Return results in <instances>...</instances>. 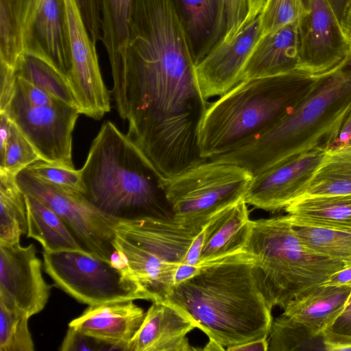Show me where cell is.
<instances>
[{
	"label": "cell",
	"instance_id": "15",
	"mask_svg": "<svg viewBox=\"0 0 351 351\" xmlns=\"http://www.w3.org/2000/svg\"><path fill=\"white\" fill-rule=\"evenodd\" d=\"M33 243L0 245V301L14 305L29 317L45 307L51 287L42 272Z\"/></svg>",
	"mask_w": 351,
	"mask_h": 351
},
{
	"label": "cell",
	"instance_id": "52",
	"mask_svg": "<svg viewBox=\"0 0 351 351\" xmlns=\"http://www.w3.org/2000/svg\"><path fill=\"white\" fill-rule=\"evenodd\" d=\"M344 230H347V231L351 232V228L350 229Z\"/></svg>",
	"mask_w": 351,
	"mask_h": 351
},
{
	"label": "cell",
	"instance_id": "49",
	"mask_svg": "<svg viewBox=\"0 0 351 351\" xmlns=\"http://www.w3.org/2000/svg\"><path fill=\"white\" fill-rule=\"evenodd\" d=\"M341 27L351 51V3L341 23Z\"/></svg>",
	"mask_w": 351,
	"mask_h": 351
},
{
	"label": "cell",
	"instance_id": "21",
	"mask_svg": "<svg viewBox=\"0 0 351 351\" xmlns=\"http://www.w3.org/2000/svg\"><path fill=\"white\" fill-rule=\"evenodd\" d=\"M298 21L259 38L244 66L239 82L289 73L298 70Z\"/></svg>",
	"mask_w": 351,
	"mask_h": 351
},
{
	"label": "cell",
	"instance_id": "10",
	"mask_svg": "<svg viewBox=\"0 0 351 351\" xmlns=\"http://www.w3.org/2000/svg\"><path fill=\"white\" fill-rule=\"evenodd\" d=\"M205 227L184 225L171 215H143L119 219L116 233L168 263L198 266Z\"/></svg>",
	"mask_w": 351,
	"mask_h": 351
},
{
	"label": "cell",
	"instance_id": "38",
	"mask_svg": "<svg viewBox=\"0 0 351 351\" xmlns=\"http://www.w3.org/2000/svg\"><path fill=\"white\" fill-rule=\"evenodd\" d=\"M14 93L24 101L32 106L49 105L59 100L43 88L16 76Z\"/></svg>",
	"mask_w": 351,
	"mask_h": 351
},
{
	"label": "cell",
	"instance_id": "18",
	"mask_svg": "<svg viewBox=\"0 0 351 351\" xmlns=\"http://www.w3.org/2000/svg\"><path fill=\"white\" fill-rule=\"evenodd\" d=\"M197 328L181 308L167 301L153 302L128 351H192L186 335Z\"/></svg>",
	"mask_w": 351,
	"mask_h": 351
},
{
	"label": "cell",
	"instance_id": "29",
	"mask_svg": "<svg viewBox=\"0 0 351 351\" xmlns=\"http://www.w3.org/2000/svg\"><path fill=\"white\" fill-rule=\"evenodd\" d=\"M14 71L16 77L30 82L59 100L78 107L67 76L40 56L24 53Z\"/></svg>",
	"mask_w": 351,
	"mask_h": 351
},
{
	"label": "cell",
	"instance_id": "46",
	"mask_svg": "<svg viewBox=\"0 0 351 351\" xmlns=\"http://www.w3.org/2000/svg\"><path fill=\"white\" fill-rule=\"evenodd\" d=\"M268 338H263L234 346L228 351H266L268 350Z\"/></svg>",
	"mask_w": 351,
	"mask_h": 351
},
{
	"label": "cell",
	"instance_id": "4",
	"mask_svg": "<svg viewBox=\"0 0 351 351\" xmlns=\"http://www.w3.org/2000/svg\"><path fill=\"white\" fill-rule=\"evenodd\" d=\"M317 77L298 69L237 83L204 114L198 138L202 158L232 152L271 128L311 91Z\"/></svg>",
	"mask_w": 351,
	"mask_h": 351
},
{
	"label": "cell",
	"instance_id": "40",
	"mask_svg": "<svg viewBox=\"0 0 351 351\" xmlns=\"http://www.w3.org/2000/svg\"><path fill=\"white\" fill-rule=\"evenodd\" d=\"M61 351L105 350L103 344L85 335L76 328L69 326L59 348Z\"/></svg>",
	"mask_w": 351,
	"mask_h": 351
},
{
	"label": "cell",
	"instance_id": "36",
	"mask_svg": "<svg viewBox=\"0 0 351 351\" xmlns=\"http://www.w3.org/2000/svg\"><path fill=\"white\" fill-rule=\"evenodd\" d=\"M27 168L33 175L41 180L83 193L80 170L44 161H38Z\"/></svg>",
	"mask_w": 351,
	"mask_h": 351
},
{
	"label": "cell",
	"instance_id": "20",
	"mask_svg": "<svg viewBox=\"0 0 351 351\" xmlns=\"http://www.w3.org/2000/svg\"><path fill=\"white\" fill-rule=\"evenodd\" d=\"M243 199L215 214L204 229L198 266L244 252L252 220Z\"/></svg>",
	"mask_w": 351,
	"mask_h": 351
},
{
	"label": "cell",
	"instance_id": "50",
	"mask_svg": "<svg viewBox=\"0 0 351 351\" xmlns=\"http://www.w3.org/2000/svg\"><path fill=\"white\" fill-rule=\"evenodd\" d=\"M204 351H218V350H226V349L218 343L217 341L209 339L205 346L201 350Z\"/></svg>",
	"mask_w": 351,
	"mask_h": 351
},
{
	"label": "cell",
	"instance_id": "25",
	"mask_svg": "<svg viewBox=\"0 0 351 351\" xmlns=\"http://www.w3.org/2000/svg\"><path fill=\"white\" fill-rule=\"evenodd\" d=\"M25 195L27 205V237L39 242L45 252L77 251L89 254L81 246L56 213L38 199Z\"/></svg>",
	"mask_w": 351,
	"mask_h": 351
},
{
	"label": "cell",
	"instance_id": "23",
	"mask_svg": "<svg viewBox=\"0 0 351 351\" xmlns=\"http://www.w3.org/2000/svg\"><path fill=\"white\" fill-rule=\"evenodd\" d=\"M350 294L351 286L322 284L289 302L282 314L320 335L344 311Z\"/></svg>",
	"mask_w": 351,
	"mask_h": 351
},
{
	"label": "cell",
	"instance_id": "22",
	"mask_svg": "<svg viewBox=\"0 0 351 351\" xmlns=\"http://www.w3.org/2000/svg\"><path fill=\"white\" fill-rule=\"evenodd\" d=\"M196 64L222 38L226 29L224 0H172Z\"/></svg>",
	"mask_w": 351,
	"mask_h": 351
},
{
	"label": "cell",
	"instance_id": "42",
	"mask_svg": "<svg viewBox=\"0 0 351 351\" xmlns=\"http://www.w3.org/2000/svg\"><path fill=\"white\" fill-rule=\"evenodd\" d=\"M326 330L351 338V308L345 309Z\"/></svg>",
	"mask_w": 351,
	"mask_h": 351
},
{
	"label": "cell",
	"instance_id": "6",
	"mask_svg": "<svg viewBox=\"0 0 351 351\" xmlns=\"http://www.w3.org/2000/svg\"><path fill=\"white\" fill-rule=\"evenodd\" d=\"M253 178L237 164L204 160L165 178L163 186L175 220L205 227L215 214L244 197Z\"/></svg>",
	"mask_w": 351,
	"mask_h": 351
},
{
	"label": "cell",
	"instance_id": "24",
	"mask_svg": "<svg viewBox=\"0 0 351 351\" xmlns=\"http://www.w3.org/2000/svg\"><path fill=\"white\" fill-rule=\"evenodd\" d=\"M285 210L293 223L336 230L351 228V195L305 196Z\"/></svg>",
	"mask_w": 351,
	"mask_h": 351
},
{
	"label": "cell",
	"instance_id": "44",
	"mask_svg": "<svg viewBox=\"0 0 351 351\" xmlns=\"http://www.w3.org/2000/svg\"><path fill=\"white\" fill-rule=\"evenodd\" d=\"M324 285L351 286V266L346 267L329 276Z\"/></svg>",
	"mask_w": 351,
	"mask_h": 351
},
{
	"label": "cell",
	"instance_id": "37",
	"mask_svg": "<svg viewBox=\"0 0 351 351\" xmlns=\"http://www.w3.org/2000/svg\"><path fill=\"white\" fill-rule=\"evenodd\" d=\"M226 29L221 40L231 41L245 26L249 0H224Z\"/></svg>",
	"mask_w": 351,
	"mask_h": 351
},
{
	"label": "cell",
	"instance_id": "1",
	"mask_svg": "<svg viewBox=\"0 0 351 351\" xmlns=\"http://www.w3.org/2000/svg\"><path fill=\"white\" fill-rule=\"evenodd\" d=\"M200 267L195 275L175 284L165 300L184 310L197 328L226 350L268 338L273 306L252 256L242 252Z\"/></svg>",
	"mask_w": 351,
	"mask_h": 351
},
{
	"label": "cell",
	"instance_id": "30",
	"mask_svg": "<svg viewBox=\"0 0 351 351\" xmlns=\"http://www.w3.org/2000/svg\"><path fill=\"white\" fill-rule=\"evenodd\" d=\"M291 224L295 233L308 249L338 261L346 267L351 266V232Z\"/></svg>",
	"mask_w": 351,
	"mask_h": 351
},
{
	"label": "cell",
	"instance_id": "9",
	"mask_svg": "<svg viewBox=\"0 0 351 351\" xmlns=\"http://www.w3.org/2000/svg\"><path fill=\"white\" fill-rule=\"evenodd\" d=\"M4 111L35 148L41 161L75 169L72 134L81 114L78 107L61 100L32 106L13 91Z\"/></svg>",
	"mask_w": 351,
	"mask_h": 351
},
{
	"label": "cell",
	"instance_id": "2",
	"mask_svg": "<svg viewBox=\"0 0 351 351\" xmlns=\"http://www.w3.org/2000/svg\"><path fill=\"white\" fill-rule=\"evenodd\" d=\"M351 109V53L317 75L311 91L276 125L243 146L210 160L237 164L255 176L290 157L328 150Z\"/></svg>",
	"mask_w": 351,
	"mask_h": 351
},
{
	"label": "cell",
	"instance_id": "3",
	"mask_svg": "<svg viewBox=\"0 0 351 351\" xmlns=\"http://www.w3.org/2000/svg\"><path fill=\"white\" fill-rule=\"evenodd\" d=\"M83 195L118 219L171 215L165 178L111 121L104 123L80 169Z\"/></svg>",
	"mask_w": 351,
	"mask_h": 351
},
{
	"label": "cell",
	"instance_id": "14",
	"mask_svg": "<svg viewBox=\"0 0 351 351\" xmlns=\"http://www.w3.org/2000/svg\"><path fill=\"white\" fill-rule=\"evenodd\" d=\"M327 151L315 149L290 157L254 176L243 199L266 211L285 209L303 197Z\"/></svg>",
	"mask_w": 351,
	"mask_h": 351
},
{
	"label": "cell",
	"instance_id": "45",
	"mask_svg": "<svg viewBox=\"0 0 351 351\" xmlns=\"http://www.w3.org/2000/svg\"><path fill=\"white\" fill-rule=\"evenodd\" d=\"M329 351L351 350V338L330 332L328 335Z\"/></svg>",
	"mask_w": 351,
	"mask_h": 351
},
{
	"label": "cell",
	"instance_id": "47",
	"mask_svg": "<svg viewBox=\"0 0 351 351\" xmlns=\"http://www.w3.org/2000/svg\"><path fill=\"white\" fill-rule=\"evenodd\" d=\"M339 22L342 23L351 0H327Z\"/></svg>",
	"mask_w": 351,
	"mask_h": 351
},
{
	"label": "cell",
	"instance_id": "16",
	"mask_svg": "<svg viewBox=\"0 0 351 351\" xmlns=\"http://www.w3.org/2000/svg\"><path fill=\"white\" fill-rule=\"evenodd\" d=\"M261 36L258 16L230 42L220 40L196 64V75L206 99L220 97L239 82L244 66Z\"/></svg>",
	"mask_w": 351,
	"mask_h": 351
},
{
	"label": "cell",
	"instance_id": "5",
	"mask_svg": "<svg viewBox=\"0 0 351 351\" xmlns=\"http://www.w3.org/2000/svg\"><path fill=\"white\" fill-rule=\"evenodd\" d=\"M243 251L252 256L258 280L273 308L284 309L346 267L308 249L295 233L288 215L252 220Z\"/></svg>",
	"mask_w": 351,
	"mask_h": 351
},
{
	"label": "cell",
	"instance_id": "27",
	"mask_svg": "<svg viewBox=\"0 0 351 351\" xmlns=\"http://www.w3.org/2000/svg\"><path fill=\"white\" fill-rule=\"evenodd\" d=\"M27 232L25 195L16 176L0 170V245L19 243Z\"/></svg>",
	"mask_w": 351,
	"mask_h": 351
},
{
	"label": "cell",
	"instance_id": "12",
	"mask_svg": "<svg viewBox=\"0 0 351 351\" xmlns=\"http://www.w3.org/2000/svg\"><path fill=\"white\" fill-rule=\"evenodd\" d=\"M24 51L40 56L67 75L71 51L64 0H13Z\"/></svg>",
	"mask_w": 351,
	"mask_h": 351
},
{
	"label": "cell",
	"instance_id": "31",
	"mask_svg": "<svg viewBox=\"0 0 351 351\" xmlns=\"http://www.w3.org/2000/svg\"><path fill=\"white\" fill-rule=\"evenodd\" d=\"M268 350H326L324 332L315 334L302 323L282 314L273 320Z\"/></svg>",
	"mask_w": 351,
	"mask_h": 351
},
{
	"label": "cell",
	"instance_id": "11",
	"mask_svg": "<svg viewBox=\"0 0 351 351\" xmlns=\"http://www.w3.org/2000/svg\"><path fill=\"white\" fill-rule=\"evenodd\" d=\"M69 34L71 68L67 78L80 113L100 119L110 110L96 44L92 40L76 0H64Z\"/></svg>",
	"mask_w": 351,
	"mask_h": 351
},
{
	"label": "cell",
	"instance_id": "43",
	"mask_svg": "<svg viewBox=\"0 0 351 351\" xmlns=\"http://www.w3.org/2000/svg\"><path fill=\"white\" fill-rule=\"evenodd\" d=\"M351 144V109L346 117L335 141L329 149L344 147Z\"/></svg>",
	"mask_w": 351,
	"mask_h": 351
},
{
	"label": "cell",
	"instance_id": "33",
	"mask_svg": "<svg viewBox=\"0 0 351 351\" xmlns=\"http://www.w3.org/2000/svg\"><path fill=\"white\" fill-rule=\"evenodd\" d=\"M0 2V64L15 71L25 53L21 26L14 1Z\"/></svg>",
	"mask_w": 351,
	"mask_h": 351
},
{
	"label": "cell",
	"instance_id": "13",
	"mask_svg": "<svg viewBox=\"0 0 351 351\" xmlns=\"http://www.w3.org/2000/svg\"><path fill=\"white\" fill-rule=\"evenodd\" d=\"M304 1L306 12L298 21V69L319 75L337 66L351 51L328 1Z\"/></svg>",
	"mask_w": 351,
	"mask_h": 351
},
{
	"label": "cell",
	"instance_id": "51",
	"mask_svg": "<svg viewBox=\"0 0 351 351\" xmlns=\"http://www.w3.org/2000/svg\"><path fill=\"white\" fill-rule=\"evenodd\" d=\"M349 308H351V294H350V297L348 298V302L346 303L345 309H349Z\"/></svg>",
	"mask_w": 351,
	"mask_h": 351
},
{
	"label": "cell",
	"instance_id": "32",
	"mask_svg": "<svg viewBox=\"0 0 351 351\" xmlns=\"http://www.w3.org/2000/svg\"><path fill=\"white\" fill-rule=\"evenodd\" d=\"M29 315L14 305L0 301V351H34Z\"/></svg>",
	"mask_w": 351,
	"mask_h": 351
},
{
	"label": "cell",
	"instance_id": "26",
	"mask_svg": "<svg viewBox=\"0 0 351 351\" xmlns=\"http://www.w3.org/2000/svg\"><path fill=\"white\" fill-rule=\"evenodd\" d=\"M337 195H351V144L327 151L303 197Z\"/></svg>",
	"mask_w": 351,
	"mask_h": 351
},
{
	"label": "cell",
	"instance_id": "8",
	"mask_svg": "<svg viewBox=\"0 0 351 351\" xmlns=\"http://www.w3.org/2000/svg\"><path fill=\"white\" fill-rule=\"evenodd\" d=\"M16 180L25 194L43 202L62 219L87 252L110 263L119 219L100 210L82 193L41 180L27 168L16 175Z\"/></svg>",
	"mask_w": 351,
	"mask_h": 351
},
{
	"label": "cell",
	"instance_id": "39",
	"mask_svg": "<svg viewBox=\"0 0 351 351\" xmlns=\"http://www.w3.org/2000/svg\"><path fill=\"white\" fill-rule=\"evenodd\" d=\"M82 18L95 44L101 38L100 0H76Z\"/></svg>",
	"mask_w": 351,
	"mask_h": 351
},
{
	"label": "cell",
	"instance_id": "48",
	"mask_svg": "<svg viewBox=\"0 0 351 351\" xmlns=\"http://www.w3.org/2000/svg\"><path fill=\"white\" fill-rule=\"evenodd\" d=\"M265 1V0H249V12L245 25L259 15Z\"/></svg>",
	"mask_w": 351,
	"mask_h": 351
},
{
	"label": "cell",
	"instance_id": "19",
	"mask_svg": "<svg viewBox=\"0 0 351 351\" xmlns=\"http://www.w3.org/2000/svg\"><path fill=\"white\" fill-rule=\"evenodd\" d=\"M110 264L152 298L163 301L169 295L178 266L168 263L143 248L117 234Z\"/></svg>",
	"mask_w": 351,
	"mask_h": 351
},
{
	"label": "cell",
	"instance_id": "17",
	"mask_svg": "<svg viewBox=\"0 0 351 351\" xmlns=\"http://www.w3.org/2000/svg\"><path fill=\"white\" fill-rule=\"evenodd\" d=\"M145 313L133 300L91 305L71 321L69 326L101 343L105 350L128 351Z\"/></svg>",
	"mask_w": 351,
	"mask_h": 351
},
{
	"label": "cell",
	"instance_id": "7",
	"mask_svg": "<svg viewBox=\"0 0 351 351\" xmlns=\"http://www.w3.org/2000/svg\"><path fill=\"white\" fill-rule=\"evenodd\" d=\"M43 268L55 285L78 302L98 305L136 300L149 295L125 280L110 263L77 251H43Z\"/></svg>",
	"mask_w": 351,
	"mask_h": 351
},
{
	"label": "cell",
	"instance_id": "34",
	"mask_svg": "<svg viewBox=\"0 0 351 351\" xmlns=\"http://www.w3.org/2000/svg\"><path fill=\"white\" fill-rule=\"evenodd\" d=\"M305 12L304 0H265L258 15L261 36L299 21Z\"/></svg>",
	"mask_w": 351,
	"mask_h": 351
},
{
	"label": "cell",
	"instance_id": "28",
	"mask_svg": "<svg viewBox=\"0 0 351 351\" xmlns=\"http://www.w3.org/2000/svg\"><path fill=\"white\" fill-rule=\"evenodd\" d=\"M133 0H100L102 42L110 62L112 73L123 60Z\"/></svg>",
	"mask_w": 351,
	"mask_h": 351
},
{
	"label": "cell",
	"instance_id": "41",
	"mask_svg": "<svg viewBox=\"0 0 351 351\" xmlns=\"http://www.w3.org/2000/svg\"><path fill=\"white\" fill-rule=\"evenodd\" d=\"M0 111H4L13 94L16 80L14 69L0 64Z\"/></svg>",
	"mask_w": 351,
	"mask_h": 351
},
{
	"label": "cell",
	"instance_id": "35",
	"mask_svg": "<svg viewBox=\"0 0 351 351\" xmlns=\"http://www.w3.org/2000/svg\"><path fill=\"white\" fill-rule=\"evenodd\" d=\"M40 160V158L35 148L12 121L5 149L0 157V170L16 176Z\"/></svg>",
	"mask_w": 351,
	"mask_h": 351
}]
</instances>
